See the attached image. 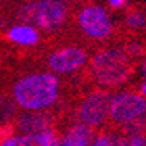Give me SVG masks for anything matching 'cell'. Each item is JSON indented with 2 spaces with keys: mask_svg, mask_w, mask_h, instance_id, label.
Wrapping results in <instances>:
<instances>
[{
  "mask_svg": "<svg viewBox=\"0 0 146 146\" xmlns=\"http://www.w3.org/2000/svg\"><path fill=\"white\" fill-rule=\"evenodd\" d=\"M13 135H15L13 124H3V125H0V146L3 145L7 140L13 138Z\"/></svg>",
  "mask_w": 146,
  "mask_h": 146,
  "instance_id": "cell-15",
  "label": "cell"
},
{
  "mask_svg": "<svg viewBox=\"0 0 146 146\" xmlns=\"http://www.w3.org/2000/svg\"><path fill=\"white\" fill-rule=\"evenodd\" d=\"M109 116L119 124H130L143 119V116H146V98L132 92L117 93L111 100Z\"/></svg>",
  "mask_w": 146,
  "mask_h": 146,
  "instance_id": "cell-4",
  "label": "cell"
},
{
  "mask_svg": "<svg viewBox=\"0 0 146 146\" xmlns=\"http://www.w3.org/2000/svg\"><path fill=\"white\" fill-rule=\"evenodd\" d=\"M125 3H127L125 0H109V2H108V5H109L111 8H120V7H124Z\"/></svg>",
  "mask_w": 146,
  "mask_h": 146,
  "instance_id": "cell-17",
  "label": "cell"
},
{
  "mask_svg": "<svg viewBox=\"0 0 146 146\" xmlns=\"http://www.w3.org/2000/svg\"><path fill=\"white\" fill-rule=\"evenodd\" d=\"M111 100V95L104 90H95L93 93H90L79 108L77 116L80 119V124H85L88 127L101 125L109 114Z\"/></svg>",
  "mask_w": 146,
  "mask_h": 146,
  "instance_id": "cell-6",
  "label": "cell"
},
{
  "mask_svg": "<svg viewBox=\"0 0 146 146\" xmlns=\"http://www.w3.org/2000/svg\"><path fill=\"white\" fill-rule=\"evenodd\" d=\"M77 23L82 32L92 39H108L112 32V23L106 10L100 5H87L80 10Z\"/></svg>",
  "mask_w": 146,
  "mask_h": 146,
  "instance_id": "cell-5",
  "label": "cell"
},
{
  "mask_svg": "<svg viewBox=\"0 0 146 146\" xmlns=\"http://www.w3.org/2000/svg\"><path fill=\"white\" fill-rule=\"evenodd\" d=\"M87 61V53L80 47H64L56 50L48 58V68L53 72L69 74L77 71Z\"/></svg>",
  "mask_w": 146,
  "mask_h": 146,
  "instance_id": "cell-7",
  "label": "cell"
},
{
  "mask_svg": "<svg viewBox=\"0 0 146 146\" xmlns=\"http://www.w3.org/2000/svg\"><path fill=\"white\" fill-rule=\"evenodd\" d=\"M145 29H146V24H145Z\"/></svg>",
  "mask_w": 146,
  "mask_h": 146,
  "instance_id": "cell-20",
  "label": "cell"
},
{
  "mask_svg": "<svg viewBox=\"0 0 146 146\" xmlns=\"http://www.w3.org/2000/svg\"><path fill=\"white\" fill-rule=\"evenodd\" d=\"M140 90H141V95H146V80L141 84V87H140Z\"/></svg>",
  "mask_w": 146,
  "mask_h": 146,
  "instance_id": "cell-19",
  "label": "cell"
},
{
  "mask_svg": "<svg viewBox=\"0 0 146 146\" xmlns=\"http://www.w3.org/2000/svg\"><path fill=\"white\" fill-rule=\"evenodd\" d=\"M141 72H143V76L146 77V58L143 60V63H141Z\"/></svg>",
  "mask_w": 146,
  "mask_h": 146,
  "instance_id": "cell-18",
  "label": "cell"
},
{
  "mask_svg": "<svg viewBox=\"0 0 146 146\" xmlns=\"http://www.w3.org/2000/svg\"><path fill=\"white\" fill-rule=\"evenodd\" d=\"M13 100L23 109L40 111L50 108L60 93L58 79L50 72L31 74L19 79L11 88Z\"/></svg>",
  "mask_w": 146,
  "mask_h": 146,
  "instance_id": "cell-1",
  "label": "cell"
},
{
  "mask_svg": "<svg viewBox=\"0 0 146 146\" xmlns=\"http://www.w3.org/2000/svg\"><path fill=\"white\" fill-rule=\"evenodd\" d=\"M92 137H93V130L92 127L85 124H74L71 129L66 132L61 146H88Z\"/></svg>",
  "mask_w": 146,
  "mask_h": 146,
  "instance_id": "cell-9",
  "label": "cell"
},
{
  "mask_svg": "<svg viewBox=\"0 0 146 146\" xmlns=\"http://www.w3.org/2000/svg\"><path fill=\"white\" fill-rule=\"evenodd\" d=\"M2 146H40V141L37 137L32 135H19L7 140Z\"/></svg>",
  "mask_w": 146,
  "mask_h": 146,
  "instance_id": "cell-12",
  "label": "cell"
},
{
  "mask_svg": "<svg viewBox=\"0 0 146 146\" xmlns=\"http://www.w3.org/2000/svg\"><path fill=\"white\" fill-rule=\"evenodd\" d=\"M40 141V146H61V140H60V135L53 130H47V132L37 135Z\"/></svg>",
  "mask_w": 146,
  "mask_h": 146,
  "instance_id": "cell-14",
  "label": "cell"
},
{
  "mask_svg": "<svg viewBox=\"0 0 146 146\" xmlns=\"http://www.w3.org/2000/svg\"><path fill=\"white\" fill-rule=\"evenodd\" d=\"M90 146H129L127 138L117 135H98Z\"/></svg>",
  "mask_w": 146,
  "mask_h": 146,
  "instance_id": "cell-11",
  "label": "cell"
},
{
  "mask_svg": "<svg viewBox=\"0 0 146 146\" xmlns=\"http://www.w3.org/2000/svg\"><path fill=\"white\" fill-rule=\"evenodd\" d=\"M7 39H8L10 42H13V43L23 45V47H32V45H35V43H39L40 35L34 27L18 24V26L11 27V29L8 31Z\"/></svg>",
  "mask_w": 146,
  "mask_h": 146,
  "instance_id": "cell-10",
  "label": "cell"
},
{
  "mask_svg": "<svg viewBox=\"0 0 146 146\" xmlns=\"http://www.w3.org/2000/svg\"><path fill=\"white\" fill-rule=\"evenodd\" d=\"M125 23H127V26L133 27V29H140L146 24V16L138 10H132L125 16Z\"/></svg>",
  "mask_w": 146,
  "mask_h": 146,
  "instance_id": "cell-13",
  "label": "cell"
},
{
  "mask_svg": "<svg viewBox=\"0 0 146 146\" xmlns=\"http://www.w3.org/2000/svg\"><path fill=\"white\" fill-rule=\"evenodd\" d=\"M69 13L66 2L43 0V2H26L16 10V19L23 26L39 27L43 31H53L63 26Z\"/></svg>",
  "mask_w": 146,
  "mask_h": 146,
  "instance_id": "cell-2",
  "label": "cell"
},
{
  "mask_svg": "<svg viewBox=\"0 0 146 146\" xmlns=\"http://www.w3.org/2000/svg\"><path fill=\"white\" fill-rule=\"evenodd\" d=\"M129 146H146V137L145 135H135V137H129Z\"/></svg>",
  "mask_w": 146,
  "mask_h": 146,
  "instance_id": "cell-16",
  "label": "cell"
},
{
  "mask_svg": "<svg viewBox=\"0 0 146 146\" xmlns=\"http://www.w3.org/2000/svg\"><path fill=\"white\" fill-rule=\"evenodd\" d=\"M13 127L15 132H19L21 135L37 137L47 130H52V117L42 112H23L15 117Z\"/></svg>",
  "mask_w": 146,
  "mask_h": 146,
  "instance_id": "cell-8",
  "label": "cell"
},
{
  "mask_svg": "<svg viewBox=\"0 0 146 146\" xmlns=\"http://www.w3.org/2000/svg\"><path fill=\"white\" fill-rule=\"evenodd\" d=\"M92 74L98 84L106 87L124 84L132 76V63L125 52L108 48L92 58Z\"/></svg>",
  "mask_w": 146,
  "mask_h": 146,
  "instance_id": "cell-3",
  "label": "cell"
}]
</instances>
